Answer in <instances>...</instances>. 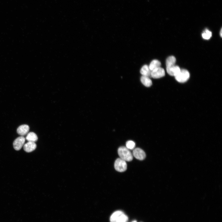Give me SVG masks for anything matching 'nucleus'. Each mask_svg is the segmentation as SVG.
<instances>
[{"label":"nucleus","mask_w":222,"mask_h":222,"mask_svg":"<svg viewBox=\"0 0 222 222\" xmlns=\"http://www.w3.org/2000/svg\"><path fill=\"white\" fill-rule=\"evenodd\" d=\"M161 63L157 60H153L149 66L150 70L152 71L160 67Z\"/></svg>","instance_id":"nucleus-13"},{"label":"nucleus","mask_w":222,"mask_h":222,"mask_svg":"<svg viewBox=\"0 0 222 222\" xmlns=\"http://www.w3.org/2000/svg\"><path fill=\"white\" fill-rule=\"evenodd\" d=\"M114 166L117 171L119 172H123L126 170L127 165L125 161L120 158H118L115 160Z\"/></svg>","instance_id":"nucleus-4"},{"label":"nucleus","mask_w":222,"mask_h":222,"mask_svg":"<svg viewBox=\"0 0 222 222\" xmlns=\"http://www.w3.org/2000/svg\"><path fill=\"white\" fill-rule=\"evenodd\" d=\"M179 66L174 65L171 66L166 67V70L167 73L171 76H175L180 71Z\"/></svg>","instance_id":"nucleus-8"},{"label":"nucleus","mask_w":222,"mask_h":222,"mask_svg":"<svg viewBox=\"0 0 222 222\" xmlns=\"http://www.w3.org/2000/svg\"><path fill=\"white\" fill-rule=\"evenodd\" d=\"M212 36V33L211 32L207 29H205L202 34L203 38L205 39H210Z\"/></svg>","instance_id":"nucleus-16"},{"label":"nucleus","mask_w":222,"mask_h":222,"mask_svg":"<svg viewBox=\"0 0 222 222\" xmlns=\"http://www.w3.org/2000/svg\"><path fill=\"white\" fill-rule=\"evenodd\" d=\"M28 142H35L38 140V137L36 134L33 132L28 133L26 138Z\"/></svg>","instance_id":"nucleus-14"},{"label":"nucleus","mask_w":222,"mask_h":222,"mask_svg":"<svg viewBox=\"0 0 222 222\" xmlns=\"http://www.w3.org/2000/svg\"><path fill=\"white\" fill-rule=\"evenodd\" d=\"M36 147V145L35 142H28L24 144V150L27 152H31L34 150Z\"/></svg>","instance_id":"nucleus-10"},{"label":"nucleus","mask_w":222,"mask_h":222,"mask_svg":"<svg viewBox=\"0 0 222 222\" xmlns=\"http://www.w3.org/2000/svg\"><path fill=\"white\" fill-rule=\"evenodd\" d=\"M222 29H221V30H220V36H221V37H222Z\"/></svg>","instance_id":"nucleus-18"},{"label":"nucleus","mask_w":222,"mask_h":222,"mask_svg":"<svg viewBox=\"0 0 222 222\" xmlns=\"http://www.w3.org/2000/svg\"><path fill=\"white\" fill-rule=\"evenodd\" d=\"M190 75L189 72L185 69H181L179 73L175 76L176 80L180 83H184L189 79Z\"/></svg>","instance_id":"nucleus-3"},{"label":"nucleus","mask_w":222,"mask_h":222,"mask_svg":"<svg viewBox=\"0 0 222 222\" xmlns=\"http://www.w3.org/2000/svg\"><path fill=\"white\" fill-rule=\"evenodd\" d=\"M176 61V58L174 56H171L168 57L166 60V67H168L175 65Z\"/></svg>","instance_id":"nucleus-15"},{"label":"nucleus","mask_w":222,"mask_h":222,"mask_svg":"<svg viewBox=\"0 0 222 222\" xmlns=\"http://www.w3.org/2000/svg\"><path fill=\"white\" fill-rule=\"evenodd\" d=\"M128 220V216L120 210L114 212L110 218V222H127Z\"/></svg>","instance_id":"nucleus-1"},{"label":"nucleus","mask_w":222,"mask_h":222,"mask_svg":"<svg viewBox=\"0 0 222 222\" xmlns=\"http://www.w3.org/2000/svg\"><path fill=\"white\" fill-rule=\"evenodd\" d=\"M25 141V138L23 136H21L17 138L13 143V146L14 149L16 150H20L24 145Z\"/></svg>","instance_id":"nucleus-6"},{"label":"nucleus","mask_w":222,"mask_h":222,"mask_svg":"<svg viewBox=\"0 0 222 222\" xmlns=\"http://www.w3.org/2000/svg\"><path fill=\"white\" fill-rule=\"evenodd\" d=\"M132 154L135 158L140 160L144 159L146 157L145 152L139 148H136L134 149Z\"/></svg>","instance_id":"nucleus-5"},{"label":"nucleus","mask_w":222,"mask_h":222,"mask_svg":"<svg viewBox=\"0 0 222 222\" xmlns=\"http://www.w3.org/2000/svg\"><path fill=\"white\" fill-rule=\"evenodd\" d=\"M165 75L164 70L160 67L152 71L151 73V77L154 79L159 78Z\"/></svg>","instance_id":"nucleus-7"},{"label":"nucleus","mask_w":222,"mask_h":222,"mask_svg":"<svg viewBox=\"0 0 222 222\" xmlns=\"http://www.w3.org/2000/svg\"><path fill=\"white\" fill-rule=\"evenodd\" d=\"M29 130V127L27 125L24 124L20 125L17 129V133L21 136H24L28 133Z\"/></svg>","instance_id":"nucleus-9"},{"label":"nucleus","mask_w":222,"mask_h":222,"mask_svg":"<svg viewBox=\"0 0 222 222\" xmlns=\"http://www.w3.org/2000/svg\"><path fill=\"white\" fill-rule=\"evenodd\" d=\"M141 81L144 86L147 87H149L152 84L151 80L146 76H142L141 77Z\"/></svg>","instance_id":"nucleus-12"},{"label":"nucleus","mask_w":222,"mask_h":222,"mask_svg":"<svg viewBox=\"0 0 222 222\" xmlns=\"http://www.w3.org/2000/svg\"><path fill=\"white\" fill-rule=\"evenodd\" d=\"M132 222H137L136 220H134Z\"/></svg>","instance_id":"nucleus-19"},{"label":"nucleus","mask_w":222,"mask_h":222,"mask_svg":"<svg viewBox=\"0 0 222 222\" xmlns=\"http://www.w3.org/2000/svg\"><path fill=\"white\" fill-rule=\"evenodd\" d=\"M126 146L129 149L133 150L135 147V143L133 141L129 140L126 142Z\"/></svg>","instance_id":"nucleus-17"},{"label":"nucleus","mask_w":222,"mask_h":222,"mask_svg":"<svg viewBox=\"0 0 222 222\" xmlns=\"http://www.w3.org/2000/svg\"><path fill=\"white\" fill-rule=\"evenodd\" d=\"M118 154L120 158L127 161H131L133 159V154L129 149L126 147L122 146L118 149Z\"/></svg>","instance_id":"nucleus-2"},{"label":"nucleus","mask_w":222,"mask_h":222,"mask_svg":"<svg viewBox=\"0 0 222 222\" xmlns=\"http://www.w3.org/2000/svg\"><path fill=\"white\" fill-rule=\"evenodd\" d=\"M151 71L150 70L149 66L147 65H143L141 68L140 72L142 76L148 77H151Z\"/></svg>","instance_id":"nucleus-11"}]
</instances>
